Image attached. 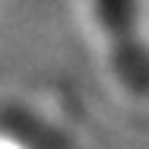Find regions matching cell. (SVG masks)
<instances>
[{
	"mask_svg": "<svg viewBox=\"0 0 149 149\" xmlns=\"http://www.w3.org/2000/svg\"><path fill=\"white\" fill-rule=\"evenodd\" d=\"M92 6L108 35L120 83L136 95H149V51L136 35V0H92Z\"/></svg>",
	"mask_w": 149,
	"mask_h": 149,
	"instance_id": "obj_1",
	"label": "cell"
}]
</instances>
